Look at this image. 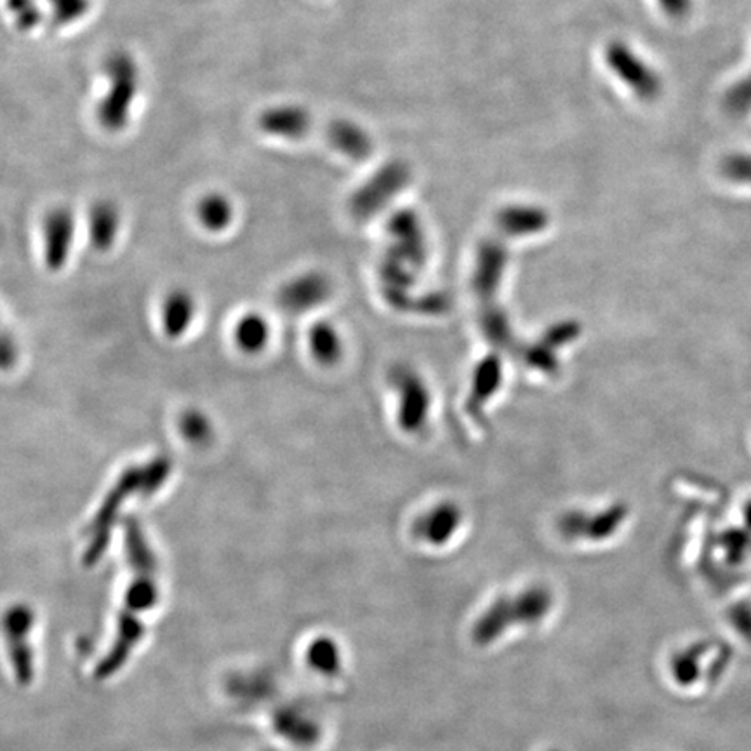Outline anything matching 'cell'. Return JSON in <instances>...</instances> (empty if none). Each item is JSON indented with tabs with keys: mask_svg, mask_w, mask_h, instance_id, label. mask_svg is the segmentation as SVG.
<instances>
[{
	"mask_svg": "<svg viewBox=\"0 0 751 751\" xmlns=\"http://www.w3.org/2000/svg\"><path fill=\"white\" fill-rule=\"evenodd\" d=\"M257 128L268 136L299 140L312 129V115L298 104H275L257 117Z\"/></svg>",
	"mask_w": 751,
	"mask_h": 751,
	"instance_id": "8992f818",
	"label": "cell"
},
{
	"mask_svg": "<svg viewBox=\"0 0 751 751\" xmlns=\"http://www.w3.org/2000/svg\"><path fill=\"white\" fill-rule=\"evenodd\" d=\"M308 664L324 677H338L343 670V656L336 640L319 637L308 648Z\"/></svg>",
	"mask_w": 751,
	"mask_h": 751,
	"instance_id": "e0dca14e",
	"label": "cell"
},
{
	"mask_svg": "<svg viewBox=\"0 0 751 751\" xmlns=\"http://www.w3.org/2000/svg\"><path fill=\"white\" fill-rule=\"evenodd\" d=\"M77 221L75 214L67 208H56L47 212L42 223L44 238V257L51 270H62L68 262L74 247Z\"/></svg>",
	"mask_w": 751,
	"mask_h": 751,
	"instance_id": "5b68a950",
	"label": "cell"
},
{
	"mask_svg": "<svg viewBox=\"0 0 751 751\" xmlns=\"http://www.w3.org/2000/svg\"><path fill=\"white\" fill-rule=\"evenodd\" d=\"M331 296V283L324 275L305 274L292 278L280 289L278 301L289 312L301 313L313 310Z\"/></svg>",
	"mask_w": 751,
	"mask_h": 751,
	"instance_id": "52a82bcc",
	"label": "cell"
},
{
	"mask_svg": "<svg viewBox=\"0 0 751 751\" xmlns=\"http://www.w3.org/2000/svg\"><path fill=\"white\" fill-rule=\"evenodd\" d=\"M277 729L298 744H313L320 738V727L298 711H286L280 715L277 718Z\"/></svg>",
	"mask_w": 751,
	"mask_h": 751,
	"instance_id": "ffe728a7",
	"label": "cell"
},
{
	"mask_svg": "<svg viewBox=\"0 0 751 751\" xmlns=\"http://www.w3.org/2000/svg\"><path fill=\"white\" fill-rule=\"evenodd\" d=\"M664 13L673 20H684L691 13L693 0H658Z\"/></svg>",
	"mask_w": 751,
	"mask_h": 751,
	"instance_id": "d4e9b609",
	"label": "cell"
},
{
	"mask_svg": "<svg viewBox=\"0 0 751 751\" xmlns=\"http://www.w3.org/2000/svg\"><path fill=\"white\" fill-rule=\"evenodd\" d=\"M727 170L735 176L748 175V173H751V157L738 155V157L729 158V163H727Z\"/></svg>",
	"mask_w": 751,
	"mask_h": 751,
	"instance_id": "4316f807",
	"label": "cell"
},
{
	"mask_svg": "<svg viewBox=\"0 0 751 751\" xmlns=\"http://www.w3.org/2000/svg\"><path fill=\"white\" fill-rule=\"evenodd\" d=\"M328 140L340 154L352 161H366L373 154V140L364 129L350 121L331 122Z\"/></svg>",
	"mask_w": 751,
	"mask_h": 751,
	"instance_id": "30bf717a",
	"label": "cell"
},
{
	"mask_svg": "<svg viewBox=\"0 0 751 751\" xmlns=\"http://www.w3.org/2000/svg\"><path fill=\"white\" fill-rule=\"evenodd\" d=\"M270 324L265 317L256 312L245 313L233 325V341L242 352L256 353L263 352L270 341Z\"/></svg>",
	"mask_w": 751,
	"mask_h": 751,
	"instance_id": "2e32d148",
	"label": "cell"
},
{
	"mask_svg": "<svg viewBox=\"0 0 751 751\" xmlns=\"http://www.w3.org/2000/svg\"><path fill=\"white\" fill-rule=\"evenodd\" d=\"M55 8L62 9V16L65 20H71L74 16H79L82 13L86 0H51Z\"/></svg>",
	"mask_w": 751,
	"mask_h": 751,
	"instance_id": "484cf974",
	"label": "cell"
},
{
	"mask_svg": "<svg viewBox=\"0 0 751 751\" xmlns=\"http://www.w3.org/2000/svg\"><path fill=\"white\" fill-rule=\"evenodd\" d=\"M121 230V212L115 203L100 200L89 212V238L96 250L107 251L115 244Z\"/></svg>",
	"mask_w": 751,
	"mask_h": 751,
	"instance_id": "7c38bea8",
	"label": "cell"
},
{
	"mask_svg": "<svg viewBox=\"0 0 751 751\" xmlns=\"http://www.w3.org/2000/svg\"><path fill=\"white\" fill-rule=\"evenodd\" d=\"M499 362L496 358H487L477 369V378H475V390L470 400V406H481V402L489 399L490 395L495 394L499 385Z\"/></svg>",
	"mask_w": 751,
	"mask_h": 751,
	"instance_id": "7402d4cb",
	"label": "cell"
},
{
	"mask_svg": "<svg viewBox=\"0 0 751 751\" xmlns=\"http://www.w3.org/2000/svg\"><path fill=\"white\" fill-rule=\"evenodd\" d=\"M197 220L208 232L220 233L230 229L235 218V208L232 200L220 191L206 194L197 202Z\"/></svg>",
	"mask_w": 751,
	"mask_h": 751,
	"instance_id": "9a60e30c",
	"label": "cell"
},
{
	"mask_svg": "<svg viewBox=\"0 0 751 751\" xmlns=\"http://www.w3.org/2000/svg\"><path fill=\"white\" fill-rule=\"evenodd\" d=\"M411 181V169L402 161H391L355 191L350 200V211L358 220H366L382 211L400 190Z\"/></svg>",
	"mask_w": 751,
	"mask_h": 751,
	"instance_id": "3957f363",
	"label": "cell"
},
{
	"mask_svg": "<svg viewBox=\"0 0 751 751\" xmlns=\"http://www.w3.org/2000/svg\"><path fill=\"white\" fill-rule=\"evenodd\" d=\"M553 609V594L546 586H531L513 597H501L475 621L472 639L490 645L510 628L538 625Z\"/></svg>",
	"mask_w": 751,
	"mask_h": 751,
	"instance_id": "6da1fadb",
	"label": "cell"
},
{
	"mask_svg": "<svg viewBox=\"0 0 751 751\" xmlns=\"http://www.w3.org/2000/svg\"><path fill=\"white\" fill-rule=\"evenodd\" d=\"M606 62L640 100L652 101L660 96V75L623 42H610L606 49Z\"/></svg>",
	"mask_w": 751,
	"mask_h": 751,
	"instance_id": "277c9868",
	"label": "cell"
},
{
	"mask_svg": "<svg viewBox=\"0 0 751 751\" xmlns=\"http://www.w3.org/2000/svg\"><path fill=\"white\" fill-rule=\"evenodd\" d=\"M9 9L11 13L18 14V20L23 21L25 25H35L37 21V11H35V5L32 4V0H9Z\"/></svg>",
	"mask_w": 751,
	"mask_h": 751,
	"instance_id": "cb8c5ba5",
	"label": "cell"
},
{
	"mask_svg": "<svg viewBox=\"0 0 751 751\" xmlns=\"http://www.w3.org/2000/svg\"><path fill=\"white\" fill-rule=\"evenodd\" d=\"M397 386L400 395V424L407 432H415L427 420L428 391L415 373L402 371L397 374Z\"/></svg>",
	"mask_w": 751,
	"mask_h": 751,
	"instance_id": "9c48e42d",
	"label": "cell"
},
{
	"mask_svg": "<svg viewBox=\"0 0 751 751\" xmlns=\"http://www.w3.org/2000/svg\"><path fill=\"white\" fill-rule=\"evenodd\" d=\"M726 109L735 117H743L751 110V71L741 82L727 92Z\"/></svg>",
	"mask_w": 751,
	"mask_h": 751,
	"instance_id": "603a6c76",
	"label": "cell"
},
{
	"mask_svg": "<svg viewBox=\"0 0 751 751\" xmlns=\"http://www.w3.org/2000/svg\"><path fill=\"white\" fill-rule=\"evenodd\" d=\"M310 349H312L313 357L322 366L336 364L343 353V345H341L336 329L325 322L313 325L310 331Z\"/></svg>",
	"mask_w": 751,
	"mask_h": 751,
	"instance_id": "d6986e66",
	"label": "cell"
},
{
	"mask_svg": "<svg viewBox=\"0 0 751 751\" xmlns=\"http://www.w3.org/2000/svg\"><path fill=\"white\" fill-rule=\"evenodd\" d=\"M179 433L190 444L206 445L212 437V423L203 412L191 409L179 418Z\"/></svg>",
	"mask_w": 751,
	"mask_h": 751,
	"instance_id": "44dd1931",
	"label": "cell"
},
{
	"mask_svg": "<svg viewBox=\"0 0 751 751\" xmlns=\"http://www.w3.org/2000/svg\"><path fill=\"white\" fill-rule=\"evenodd\" d=\"M505 263H507V253L499 242H486L482 245L481 254H478L477 280H475L481 291L489 292L498 284Z\"/></svg>",
	"mask_w": 751,
	"mask_h": 751,
	"instance_id": "ac0fdd59",
	"label": "cell"
},
{
	"mask_svg": "<svg viewBox=\"0 0 751 751\" xmlns=\"http://www.w3.org/2000/svg\"><path fill=\"white\" fill-rule=\"evenodd\" d=\"M461 520H463V515L454 502H442L439 507L427 511L415 523V535L430 546H444L453 540V535L460 529Z\"/></svg>",
	"mask_w": 751,
	"mask_h": 751,
	"instance_id": "ba28073f",
	"label": "cell"
},
{
	"mask_svg": "<svg viewBox=\"0 0 751 751\" xmlns=\"http://www.w3.org/2000/svg\"><path fill=\"white\" fill-rule=\"evenodd\" d=\"M616 523H618L616 513L600 515L597 519H588L583 513H567L559 522V529L567 540H579V538L603 540L615 531Z\"/></svg>",
	"mask_w": 751,
	"mask_h": 751,
	"instance_id": "5bb4252c",
	"label": "cell"
},
{
	"mask_svg": "<svg viewBox=\"0 0 751 751\" xmlns=\"http://www.w3.org/2000/svg\"><path fill=\"white\" fill-rule=\"evenodd\" d=\"M549 221V212L535 206H508L498 214V227L508 235L543 232Z\"/></svg>",
	"mask_w": 751,
	"mask_h": 751,
	"instance_id": "4fadbf2b",
	"label": "cell"
},
{
	"mask_svg": "<svg viewBox=\"0 0 751 751\" xmlns=\"http://www.w3.org/2000/svg\"><path fill=\"white\" fill-rule=\"evenodd\" d=\"M196 317V301L187 291H170L161 307V324L166 336H184Z\"/></svg>",
	"mask_w": 751,
	"mask_h": 751,
	"instance_id": "8fae6325",
	"label": "cell"
},
{
	"mask_svg": "<svg viewBox=\"0 0 751 751\" xmlns=\"http://www.w3.org/2000/svg\"><path fill=\"white\" fill-rule=\"evenodd\" d=\"M103 71L107 89L96 107V117L104 131L121 133L128 128L134 103L140 95L142 71L137 67L136 59L125 51L112 53L104 62Z\"/></svg>",
	"mask_w": 751,
	"mask_h": 751,
	"instance_id": "7a4b0ae2",
	"label": "cell"
}]
</instances>
